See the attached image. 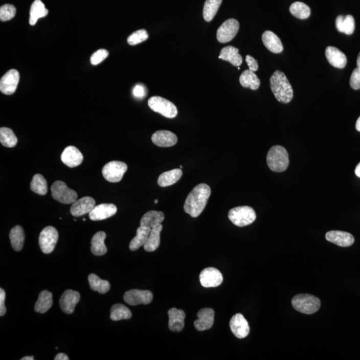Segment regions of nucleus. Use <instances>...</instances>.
Listing matches in <instances>:
<instances>
[{"label":"nucleus","mask_w":360,"mask_h":360,"mask_svg":"<svg viewBox=\"0 0 360 360\" xmlns=\"http://www.w3.org/2000/svg\"><path fill=\"white\" fill-rule=\"evenodd\" d=\"M211 195V188L206 184L195 186L189 194L184 204V211L192 218H197L207 205Z\"/></svg>","instance_id":"obj_1"},{"label":"nucleus","mask_w":360,"mask_h":360,"mask_svg":"<svg viewBox=\"0 0 360 360\" xmlns=\"http://www.w3.org/2000/svg\"><path fill=\"white\" fill-rule=\"evenodd\" d=\"M270 87L278 102L288 104L292 100L294 91L284 72L277 70L270 78Z\"/></svg>","instance_id":"obj_2"},{"label":"nucleus","mask_w":360,"mask_h":360,"mask_svg":"<svg viewBox=\"0 0 360 360\" xmlns=\"http://www.w3.org/2000/svg\"><path fill=\"white\" fill-rule=\"evenodd\" d=\"M267 163L270 170L273 172H284L289 166L288 153L284 147H272L267 153Z\"/></svg>","instance_id":"obj_3"},{"label":"nucleus","mask_w":360,"mask_h":360,"mask_svg":"<svg viewBox=\"0 0 360 360\" xmlns=\"http://www.w3.org/2000/svg\"><path fill=\"white\" fill-rule=\"evenodd\" d=\"M291 305L296 310L309 315L319 310L321 302L319 298L310 294H298L291 300Z\"/></svg>","instance_id":"obj_4"},{"label":"nucleus","mask_w":360,"mask_h":360,"mask_svg":"<svg viewBox=\"0 0 360 360\" xmlns=\"http://www.w3.org/2000/svg\"><path fill=\"white\" fill-rule=\"evenodd\" d=\"M228 218L235 226L243 227L252 224L256 220V214L250 206H238L229 211Z\"/></svg>","instance_id":"obj_5"},{"label":"nucleus","mask_w":360,"mask_h":360,"mask_svg":"<svg viewBox=\"0 0 360 360\" xmlns=\"http://www.w3.org/2000/svg\"><path fill=\"white\" fill-rule=\"evenodd\" d=\"M148 105L155 112L159 113L164 117L173 118L176 117L177 109L176 106L166 99L153 96L149 99Z\"/></svg>","instance_id":"obj_6"},{"label":"nucleus","mask_w":360,"mask_h":360,"mask_svg":"<svg viewBox=\"0 0 360 360\" xmlns=\"http://www.w3.org/2000/svg\"><path fill=\"white\" fill-rule=\"evenodd\" d=\"M52 197L59 202L70 204L75 202L78 198L76 191L68 187L63 182H55L51 188Z\"/></svg>","instance_id":"obj_7"},{"label":"nucleus","mask_w":360,"mask_h":360,"mask_svg":"<svg viewBox=\"0 0 360 360\" xmlns=\"http://www.w3.org/2000/svg\"><path fill=\"white\" fill-rule=\"evenodd\" d=\"M59 234L56 228L48 226L41 232L39 237V244L41 251L46 254H49L54 251L58 242Z\"/></svg>","instance_id":"obj_8"},{"label":"nucleus","mask_w":360,"mask_h":360,"mask_svg":"<svg viewBox=\"0 0 360 360\" xmlns=\"http://www.w3.org/2000/svg\"><path fill=\"white\" fill-rule=\"evenodd\" d=\"M128 170V166L124 162L112 161L105 164L102 170L104 178L111 183H116L122 180L124 173Z\"/></svg>","instance_id":"obj_9"},{"label":"nucleus","mask_w":360,"mask_h":360,"mask_svg":"<svg viewBox=\"0 0 360 360\" xmlns=\"http://www.w3.org/2000/svg\"><path fill=\"white\" fill-rule=\"evenodd\" d=\"M240 24L235 19H229L223 22L217 31L216 37L220 43H227L232 40L238 34Z\"/></svg>","instance_id":"obj_10"},{"label":"nucleus","mask_w":360,"mask_h":360,"mask_svg":"<svg viewBox=\"0 0 360 360\" xmlns=\"http://www.w3.org/2000/svg\"><path fill=\"white\" fill-rule=\"evenodd\" d=\"M153 294L149 290H140L131 289L124 294L125 302L130 306L150 304L153 300Z\"/></svg>","instance_id":"obj_11"},{"label":"nucleus","mask_w":360,"mask_h":360,"mask_svg":"<svg viewBox=\"0 0 360 360\" xmlns=\"http://www.w3.org/2000/svg\"><path fill=\"white\" fill-rule=\"evenodd\" d=\"M223 276L218 269L208 267L201 272L199 281L204 287H216L223 282Z\"/></svg>","instance_id":"obj_12"},{"label":"nucleus","mask_w":360,"mask_h":360,"mask_svg":"<svg viewBox=\"0 0 360 360\" xmlns=\"http://www.w3.org/2000/svg\"><path fill=\"white\" fill-rule=\"evenodd\" d=\"M19 82V74L16 70L8 71L0 81V90L6 95H12L16 91Z\"/></svg>","instance_id":"obj_13"},{"label":"nucleus","mask_w":360,"mask_h":360,"mask_svg":"<svg viewBox=\"0 0 360 360\" xmlns=\"http://www.w3.org/2000/svg\"><path fill=\"white\" fill-rule=\"evenodd\" d=\"M230 329L235 336L243 339L250 333V326L242 314L237 313L232 318L230 322Z\"/></svg>","instance_id":"obj_14"},{"label":"nucleus","mask_w":360,"mask_h":360,"mask_svg":"<svg viewBox=\"0 0 360 360\" xmlns=\"http://www.w3.org/2000/svg\"><path fill=\"white\" fill-rule=\"evenodd\" d=\"M197 320L194 327L197 331H206L212 328L214 322L215 311L211 308H203L197 312Z\"/></svg>","instance_id":"obj_15"},{"label":"nucleus","mask_w":360,"mask_h":360,"mask_svg":"<svg viewBox=\"0 0 360 360\" xmlns=\"http://www.w3.org/2000/svg\"><path fill=\"white\" fill-rule=\"evenodd\" d=\"M80 300V295L78 291L67 289L60 298V306L61 310L67 314H72Z\"/></svg>","instance_id":"obj_16"},{"label":"nucleus","mask_w":360,"mask_h":360,"mask_svg":"<svg viewBox=\"0 0 360 360\" xmlns=\"http://www.w3.org/2000/svg\"><path fill=\"white\" fill-rule=\"evenodd\" d=\"M117 212V207L112 204H102L95 206L89 214L92 221H100L110 218Z\"/></svg>","instance_id":"obj_17"},{"label":"nucleus","mask_w":360,"mask_h":360,"mask_svg":"<svg viewBox=\"0 0 360 360\" xmlns=\"http://www.w3.org/2000/svg\"><path fill=\"white\" fill-rule=\"evenodd\" d=\"M96 201L91 197H83L72 204L70 212L74 217H80L89 214L95 207Z\"/></svg>","instance_id":"obj_18"},{"label":"nucleus","mask_w":360,"mask_h":360,"mask_svg":"<svg viewBox=\"0 0 360 360\" xmlns=\"http://www.w3.org/2000/svg\"><path fill=\"white\" fill-rule=\"evenodd\" d=\"M61 160L65 165L70 168H75L82 163L83 156L76 147L68 146L61 153Z\"/></svg>","instance_id":"obj_19"},{"label":"nucleus","mask_w":360,"mask_h":360,"mask_svg":"<svg viewBox=\"0 0 360 360\" xmlns=\"http://www.w3.org/2000/svg\"><path fill=\"white\" fill-rule=\"evenodd\" d=\"M326 240L330 242L341 247H349L354 243V238L350 233L337 231H330L326 234Z\"/></svg>","instance_id":"obj_20"},{"label":"nucleus","mask_w":360,"mask_h":360,"mask_svg":"<svg viewBox=\"0 0 360 360\" xmlns=\"http://www.w3.org/2000/svg\"><path fill=\"white\" fill-rule=\"evenodd\" d=\"M151 141L157 146L168 148L176 144L177 138L172 131L160 130L151 136Z\"/></svg>","instance_id":"obj_21"},{"label":"nucleus","mask_w":360,"mask_h":360,"mask_svg":"<svg viewBox=\"0 0 360 360\" xmlns=\"http://www.w3.org/2000/svg\"><path fill=\"white\" fill-rule=\"evenodd\" d=\"M168 327L169 329L175 332H179L183 330L184 328V320H185L186 313L182 309L171 308L168 310Z\"/></svg>","instance_id":"obj_22"},{"label":"nucleus","mask_w":360,"mask_h":360,"mask_svg":"<svg viewBox=\"0 0 360 360\" xmlns=\"http://www.w3.org/2000/svg\"><path fill=\"white\" fill-rule=\"evenodd\" d=\"M326 56L328 62L332 66L340 68V69L346 67L347 64L346 56L337 48L328 46L326 50Z\"/></svg>","instance_id":"obj_23"},{"label":"nucleus","mask_w":360,"mask_h":360,"mask_svg":"<svg viewBox=\"0 0 360 360\" xmlns=\"http://www.w3.org/2000/svg\"><path fill=\"white\" fill-rule=\"evenodd\" d=\"M263 45L269 51L274 54H280L284 50L280 38L272 31H265L262 37Z\"/></svg>","instance_id":"obj_24"},{"label":"nucleus","mask_w":360,"mask_h":360,"mask_svg":"<svg viewBox=\"0 0 360 360\" xmlns=\"http://www.w3.org/2000/svg\"><path fill=\"white\" fill-rule=\"evenodd\" d=\"M219 59L229 61L234 66L239 67L242 63V57L239 54L238 48L233 46H226L221 50Z\"/></svg>","instance_id":"obj_25"},{"label":"nucleus","mask_w":360,"mask_h":360,"mask_svg":"<svg viewBox=\"0 0 360 360\" xmlns=\"http://www.w3.org/2000/svg\"><path fill=\"white\" fill-rule=\"evenodd\" d=\"M164 220V214L163 212H158V211H150L143 216L141 221H140V226L151 229L155 226L161 224Z\"/></svg>","instance_id":"obj_26"},{"label":"nucleus","mask_w":360,"mask_h":360,"mask_svg":"<svg viewBox=\"0 0 360 360\" xmlns=\"http://www.w3.org/2000/svg\"><path fill=\"white\" fill-rule=\"evenodd\" d=\"M181 169H173V170L164 172L160 175L158 180V185L160 187H167L173 185L178 182L182 176Z\"/></svg>","instance_id":"obj_27"},{"label":"nucleus","mask_w":360,"mask_h":360,"mask_svg":"<svg viewBox=\"0 0 360 360\" xmlns=\"http://www.w3.org/2000/svg\"><path fill=\"white\" fill-rule=\"evenodd\" d=\"M106 234L104 232H98L93 236L91 241V251L94 255L101 256L107 253V248L104 241Z\"/></svg>","instance_id":"obj_28"},{"label":"nucleus","mask_w":360,"mask_h":360,"mask_svg":"<svg viewBox=\"0 0 360 360\" xmlns=\"http://www.w3.org/2000/svg\"><path fill=\"white\" fill-rule=\"evenodd\" d=\"M151 230V228L140 226V227L138 228L137 232H136V236L129 243V250L131 251H136L139 248L144 246L147 240H148Z\"/></svg>","instance_id":"obj_29"},{"label":"nucleus","mask_w":360,"mask_h":360,"mask_svg":"<svg viewBox=\"0 0 360 360\" xmlns=\"http://www.w3.org/2000/svg\"><path fill=\"white\" fill-rule=\"evenodd\" d=\"M163 228L162 224L155 226L151 228L150 235L146 243L144 245V250L146 252H152L155 251L160 246V234Z\"/></svg>","instance_id":"obj_30"},{"label":"nucleus","mask_w":360,"mask_h":360,"mask_svg":"<svg viewBox=\"0 0 360 360\" xmlns=\"http://www.w3.org/2000/svg\"><path fill=\"white\" fill-rule=\"evenodd\" d=\"M335 26L338 32L347 35L352 34L355 30V19L351 15L346 17L339 15L335 20Z\"/></svg>","instance_id":"obj_31"},{"label":"nucleus","mask_w":360,"mask_h":360,"mask_svg":"<svg viewBox=\"0 0 360 360\" xmlns=\"http://www.w3.org/2000/svg\"><path fill=\"white\" fill-rule=\"evenodd\" d=\"M48 14V10L41 0H35L31 6L30 12V24L36 25L39 18L44 17Z\"/></svg>","instance_id":"obj_32"},{"label":"nucleus","mask_w":360,"mask_h":360,"mask_svg":"<svg viewBox=\"0 0 360 360\" xmlns=\"http://www.w3.org/2000/svg\"><path fill=\"white\" fill-rule=\"evenodd\" d=\"M52 304V294L47 290H43L39 294L38 299L35 304V311L38 313H44L51 308Z\"/></svg>","instance_id":"obj_33"},{"label":"nucleus","mask_w":360,"mask_h":360,"mask_svg":"<svg viewBox=\"0 0 360 360\" xmlns=\"http://www.w3.org/2000/svg\"><path fill=\"white\" fill-rule=\"evenodd\" d=\"M10 239L13 249L16 252L21 251L22 250L24 239H25L23 228L20 226H16L13 228L10 233Z\"/></svg>","instance_id":"obj_34"},{"label":"nucleus","mask_w":360,"mask_h":360,"mask_svg":"<svg viewBox=\"0 0 360 360\" xmlns=\"http://www.w3.org/2000/svg\"><path fill=\"white\" fill-rule=\"evenodd\" d=\"M240 82L243 87H249L252 90L259 88L260 85V79L258 78L254 72L251 70H245L240 77Z\"/></svg>","instance_id":"obj_35"},{"label":"nucleus","mask_w":360,"mask_h":360,"mask_svg":"<svg viewBox=\"0 0 360 360\" xmlns=\"http://www.w3.org/2000/svg\"><path fill=\"white\" fill-rule=\"evenodd\" d=\"M88 282L90 288L100 294H106L110 289V284L109 282L102 280L94 274H90L88 276Z\"/></svg>","instance_id":"obj_36"},{"label":"nucleus","mask_w":360,"mask_h":360,"mask_svg":"<svg viewBox=\"0 0 360 360\" xmlns=\"http://www.w3.org/2000/svg\"><path fill=\"white\" fill-rule=\"evenodd\" d=\"M222 0H206L204 4L203 16L206 21H212L218 12Z\"/></svg>","instance_id":"obj_37"},{"label":"nucleus","mask_w":360,"mask_h":360,"mask_svg":"<svg viewBox=\"0 0 360 360\" xmlns=\"http://www.w3.org/2000/svg\"><path fill=\"white\" fill-rule=\"evenodd\" d=\"M131 316V311L123 304H117L111 307L110 318L113 321L130 319Z\"/></svg>","instance_id":"obj_38"},{"label":"nucleus","mask_w":360,"mask_h":360,"mask_svg":"<svg viewBox=\"0 0 360 360\" xmlns=\"http://www.w3.org/2000/svg\"><path fill=\"white\" fill-rule=\"evenodd\" d=\"M30 188L33 192L40 195H44L48 192V184L42 175L36 174L33 177L30 184Z\"/></svg>","instance_id":"obj_39"},{"label":"nucleus","mask_w":360,"mask_h":360,"mask_svg":"<svg viewBox=\"0 0 360 360\" xmlns=\"http://www.w3.org/2000/svg\"><path fill=\"white\" fill-rule=\"evenodd\" d=\"M289 12L294 17L298 19H305L308 18L311 14L310 8L303 2H296L291 4L289 8Z\"/></svg>","instance_id":"obj_40"},{"label":"nucleus","mask_w":360,"mask_h":360,"mask_svg":"<svg viewBox=\"0 0 360 360\" xmlns=\"http://www.w3.org/2000/svg\"><path fill=\"white\" fill-rule=\"evenodd\" d=\"M0 142L6 148H14L17 145V138L12 129L3 127L0 129Z\"/></svg>","instance_id":"obj_41"},{"label":"nucleus","mask_w":360,"mask_h":360,"mask_svg":"<svg viewBox=\"0 0 360 360\" xmlns=\"http://www.w3.org/2000/svg\"><path fill=\"white\" fill-rule=\"evenodd\" d=\"M148 34L146 30H139L131 34L128 37V43L131 46L139 44V43L147 40L148 38Z\"/></svg>","instance_id":"obj_42"},{"label":"nucleus","mask_w":360,"mask_h":360,"mask_svg":"<svg viewBox=\"0 0 360 360\" xmlns=\"http://www.w3.org/2000/svg\"><path fill=\"white\" fill-rule=\"evenodd\" d=\"M16 14V9L11 4H5L0 8V19L2 21H7L14 18Z\"/></svg>","instance_id":"obj_43"},{"label":"nucleus","mask_w":360,"mask_h":360,"mask_svg":"<svg viewBox=\"0 0 360 360\" xmlns=\"http://www.w3.org/2000/svg\"><path fill=\"white\" fill-rule=\"evenodd\" d=\"M109 52L106 50L100 49L98 50L95 53H94L90 58V62L92 65H96L99 63L102 62L103 61L107 58Z\"/></svg>","instance_id":"obj_44"},{"label":"nucleus","mask_w":360,"mask_h":360,"mask_svg":"<svg viewBox=\"0 0 360 360\" xmlns=\"http://www.w3.org/2000/svg\"><path fill=\"white\" fill-rule=\"evenodd\" d=\"M350 84L351 87L355 90L360 89V69L358 68L353 70L350 77Z\"/></svg>","instance_id":"obj_45"},{"label":"nucleus","mask_w":360,"mask_h":360,"mask_svg":"<svg viewBox=\"0 0 360 360\" xmlns=\"http://www.w3.org/2000/svg\"><path fill=\"white\" fill-rule=\"evenodd\" d=\"M133 95L137 98H144L146 95V87L142 84L136 85L133 89Z\"/></svg>","instance_id":"obj_46"},{"label":"nucleus","mask_w":360,"mask_h":360,"mask_svg":"<svg viewBox=\"0 0 360 360\" xmlns=\"http://www.w3.org/2000/svg\"><path fill=\"white\" fill-rule=\"evenodd\" d=\"M245 61H246L248 67H249V70H251V71L255 72L258 70V61L253 57L248 55L246 58H245Z\"/></svg>","instance_id":"obj_47"},{"label":"nucleus","mask_w":360,"mask_h":360,"mask_svg":"<svg viewBox=\"0 0 360 360\" xmlns=\"http://www.w3.org/2000/svg\"><path fill=\"white\" fill-rule=\"evenodd\" d=\"M6 291L3 288L0 289V316H4L6 313L5 306Z\"/></svg>","instance_id":"obj_48"},{"label":"nucleus","mask_w":360,"mask_h":360,"mask_svg":"<svg viewBox=\"0 0 360 360\" xmlns=\"http://www.w3.org/2000/svg\"><path fill=\"white\" fill-rule=\"evenodd\" d=\"M55 360H69V357H68L66 354L63 353H58L56 355V357L54 358Z\"/></svg>","instance_id":"obj_49"},{"label":"nucleus","mask_w":360,"mask_h":360,"mask_svg":"<svg viewBox=\"0 0 360 360\" xmlns=\"http://www.w3.org/2000/svg\"><path fill=\"white\" fill-rule=\"evenodd\" d=\"M355 173L357 177H360V163L357 164L356 168H355Z\"/></svg>","instance_id":"obj_50"},{"label":"nucleus","mask_w":360,"mask_h":360,"mask_svg":"<svg viewBox=\"0 0 360 360\" xmlns=\"http://www.w3.org/2000/svg\"><path fill=\"white\" fill-rule=\"evenodd\" d=\"M355 128L357 130L360 131V116L358 119L357 120L356 124H355Z\"/></svg>","instance_id":"obj_51"},{"label":"nucleus","mask_w":360,"mask_h":360,"mask_svg":"<svg viewBox=\"0 0 360 360\" xmlns=\"http://www.w3.org/2000/svg\"><path fill=\"white\" fill-rule=\"evenodd\" d=\"M34 357L33 356H26L22 357L21 360H34Z\"/></svg>","instance_id":"obj_52"},{"label":"nucleus","mask_w":360,"mask_h":360,"mask_svg":"<svg viewBox=\"0 0 360 360\" xmlns=\"http://www.w3.org/2000/svg\"><path fill=\"white\" fill-rule=\"evenodd\" d=\"M357 67L360 69V52L357 58Z\"/></svg>","instance_id":"obj_53"},{"label":"nucleus","mask_w":360,"mask_h":360,"mask_svg":"<svg viewBox=\"0 0 360 360\" xmlns=\"http://www.w3.org/2000/svg\"><path fill=\"white\" fill-rule=\"evenodd\" d=\"M154 203H155V204H158V199H155Z\"/></svg>","instance_id":"obj_54"},{"label":"nucleus","mask_w":360,"mask_h":360,"mask_svg":"<svg viewBox=\"0 0 360 360\" xmlns=\"http://www.w3.org/2000/svg\"><path fill=\"white\" fill-rule=\"evenodd\" d=\"M182 168H183V166H180V169H182Z\"/></svg>","instance_id":"obj_55"}]
</instances>
